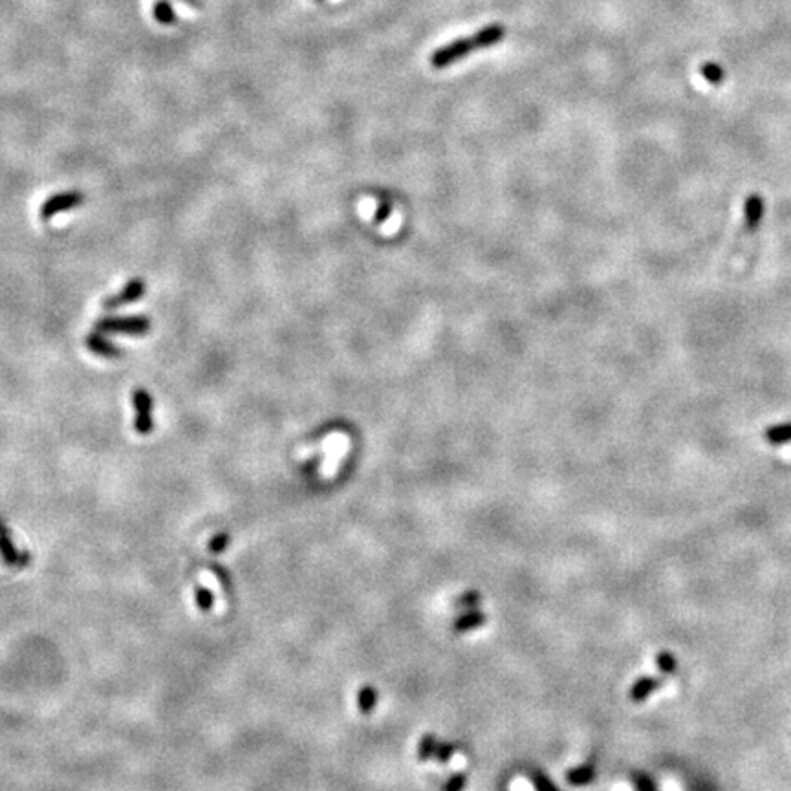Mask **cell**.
<instances>
[{"label":"cell","instance_id":"cell-1","mask_svg":"<svg viewBox=\"0 0 791 791\" xmlns=\"http://www.w3.org/2000/svg\"><path fill=\"white\" fill-rule=\"evenodd\" d=\"M505 37V28L502 24H489V26L482 28L471 37H462V39L451 41L449 44L438 48L436 52L431 56V66L432 68H447L453 63L462 61L463 57L469 56L473 52H478L483 48H491L495 44L502 43Z\"/></svg>","mask_w":791,"mask_h":791},{"label":"cell","instance_id":"cell-2","mask_svg":"<svg viewBox=\"0 0 791 791\" xmlns=\"http://www.w3.org/2000/svg\"><path fill=\"white\" fill-rule=\"evenodd\" d=\"M95 330L101 334H127L143 335L150 330L149 317H105L95 323Z\"/></svg>","mask_w":791,"mask_h":791},{"label":"cell","instance_id":"cell-3","mask_svg":"<svg viewBox=\"0 0 791 791\" xmlns=\"http://www.w3.org/2000/svg\"><path fill=\"white\" fill-rule=\"evenodd\" d=\"M83 201H85V194L79 193V191H68V193L53 194L52 198H48L43 206H41L39 216L41 220L48 222V220H52L53 216H57V214L66 213V211L70 209H75V207L81 206Z\"/></svg>","mask_w":791,"mask_h":791},{"label":"cell","instance_id":"cell-4","mask_svg":"<svg viewBox=\"0 0 791 791\" xmlns=\"http://www.w3.org/2000/svg\"><path fill=\"white\" fill-rule=\"evenodd\" d=\"M0 559L6 566H11V568H24L31 562L30 553L21 552L15 546L11 535H9L8 524L2 517H0Z\"/></svg>","mask_w":791,"mask_h":791},{"label":"cell","instance_id":"cell-5","mask_svg":"<svg viewBox=\"0 0 791 791\" xmlns=\"http://www.w3.org/2000/svg\"><path fill=\"white\" fill-rule=\"evenodd\" d=\"M132 403L136 409V418H134V429L137 434H150L154 429L152 421V398L150 394L143 389H136L132 392Z\"/></svg>","mask_w":791,"mask_h":791},{"label":"cell","instance_id":"cell-6","mask_svg":"<svg viewBox=\"0 0 791 791\" xmlns=\"http://www.w3.org/2000/svg\"><path fill=\"white\" fill-rule=\"evenodd\" d=\"M145 288L147 284L143 278H132V281H129V283L125 284V288L120 291V293H116V295H112L103 300V308L117 310L121 308V306H125V304L136 303V300H140L143 297Z\"/></svg>","mask_w":791,"mask_h":791},{"label":"cell","instance_id":"cell-7","mask_svg":"<svg viewBox=\"0 0 791 791\" xmlns=\"http://www.w3.org/2000/svg\"><path fill=\"white\" fill-rule=\"evenodd\" d=\"M85 345L92 354L101 355V357H105V360H120V357H123L125 355L120 347H116L114 342L108 341V339L105 337V334H101V332H98V330L86 335Z\"/></svg>","mask_w":791,"mask_h":791},{"label":"cell","instance_id":"cell-8","mask_svg":"<svg viewBox=\"0 0 791 791\" xmlns=\"http://www.w3.org/2000/svg\"><path fill=\"white\" fill-rule=\"evenodd\" d=\"M700 73L701 78L706 79L709 85H720V83H723V79H725V70H723L720 65H716V63H706V65L700 68Z\"/></svg>","mask_w":791,"mask_h":791},{"label":"cell","instance_id":"cell-9","mask_svg":"<svg viewBox=\"0 0 791 791\" xmlns=\"http://www.w3.org/2000/svg\"><path fill=\"white\" fill-rule=\"evenodd\" d=\"M154 19L162 24H174L176 15L172 6L169 4L167 0H158L154 4Z\"/></svg>","mask_w":791,"mask_h":791},{"label":"cell","instance_id":"cell-10","mask_svg":"<svg viewBox=\"0 0 791 791\" xmlns=\"http://www.w3.org/2000/svg\"><path fill=\"white\" fill-rule=\"evenodd\" d=\"M194 601H197L198 608L204 612L211 610L213 608V603H214V597H213V592L207 590L206 586L201 585H197L194 586Z\"/></svg>","mask_w":791,"mask_h":791},{"label":"cell","instance_id":"cell-11","mask_svg":"<svg viewBox=\"0 0 791 791\" xmlns=\"http://www.w3.org/2000/svg\"><path fill=\"white\" fill-rule=\"evenodd\" d=\"M762 214V201L758 197H751L745 204V216H748L749 226H755Z\"/></svg>","mask_w":791,"mask_h":791},{"label":"cell","instance_id":"cell-12","mask_svg":"<svg viewBox=\"0 0 791 791\" xmlns=\"http://www.w3.org/2000/svg\"><path fill=\"white\" fill-rule=\"evenodd\" d=\"M399 227H402V213L399 211H392L389 219H387V222H383L379 226V231L385 236H390L398 231Z\"/></svg>","mask_w":791,"mask_h":791},{"label":"cell","instance_id":"cell-13","mask_svg":"<svg viewBox=\"0 0 791 791\" xmlns=\"http://www.w3.org/2000/svg\"><path fill=\"white\" fill-rule=\"evenodd\" d=\"M376 207H377V201L374 200L372 197H367V198H361L357 211H360L361 219L367 220V222H370V220H372V216H374V213H376Z\"/></svg>","mask_w":791,"mask_h":791},{"label":"cell","instance_id":"cell-14","mask_svg":"<svg viewBox=\"0 0 791 791\" xmlns=\"http://www.w3.org/2000/svg\"><path fill=\"white\" fill-rule=\"evenodd\" d=\"M227 544H229V535H227V533L214 535L213 539H211V543H209V552L211 553L224 552V550L227 548Z\"/></svg>","mask_w":791,"mask_h":791},{"label":"cell","instance_id":"cell-15","mask_svg":"<svg viewBox=\"0 0 791 791\" xmlns=\"http://www.w3.org/2000/svg\"><path fill=\"white\" fill-rule=\"evenodd\" d=\"M768 438L771 441H787L791 440V425H784V427H775L768 432Z\"/></svg>","mask_w":791,"mask_h":791},{"label":"cell","instance_id":"cell-16","mask_svg":"<svg viewBox=\"0 0 791 791\" xmlns=\"http://www.w3.org/2000/svg\"><path fill=\"white\" fill-rule=\"evenodd\" d=\"M214 570V575L219 577V581L222 582V586L226 588V590H229V586H231V579H229V575H227L226 570L222 568V566H213Z\"/></svg>","mask_w":791,"mask_h":791}]
</instances>
